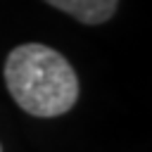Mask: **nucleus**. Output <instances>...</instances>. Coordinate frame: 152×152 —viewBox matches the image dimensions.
I'll list each match as a JSON object with an SVG mask.
<instances>
[{"instance_id": "1", "label": "nucleus", "mask_w": 152, "mask_h": 152, "mask_svg": "<svg viewBox=\"0 0 152 152\" xmlns=\"http://www.w3.org/2000/svg\"><path fill=\"white\" fill-rule=\"evenodd\" d=\"M2 76L12 100L26 114L40 119L66 114L81 90L69 59L43 43H21L10 50Z\"/></svg>"}, {"instance_id": "2", "label": "nucleus", "mask_w": 152, "mask_h": 152, "mask_svg": "<svg viewBox=\"0 0 152 152\" xmlns=\"http://www.w3.org/2000/svg\"><path fill=\"white\" fill-rule=\"evenodd\" d=\"M45 2L86 26H97L109 21L119 7V0H45Z\"/></svg>"}, {"instance_id": "3", "label": "nucleus", "mask_w": 152, "mask_h": 152, "mask_svg": "<svg viewBox=\"0 0 152 152\" xmlns=\"http://www.w3.org/2000/svg\"><path fill=\"white\" fill-rule=\"evenodd\" d=\"M0 152H2V145H0Z\"/></svg>"}]
</instances>
